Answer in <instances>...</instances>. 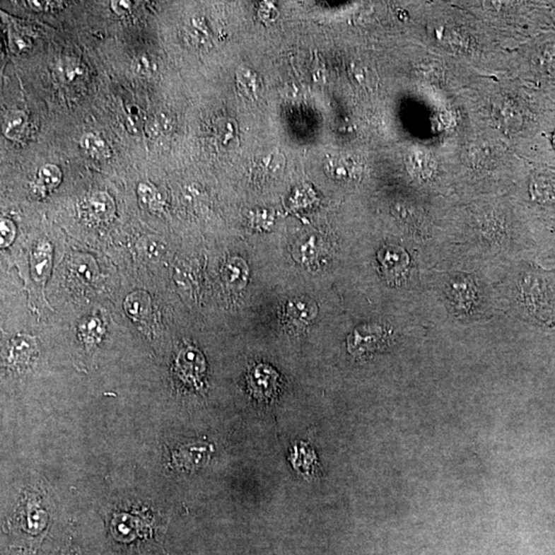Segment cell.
<instances>
[{"label": "cell", "mask_w": 555, "mask_h": 555, "mask_svg": "<svg viewBox=\"0 0 555 555\" xmlns=\"http://www.w3.org/2000/svg\"><path fill=\"white\" fill-rule=\"evenodd\" d=\"M386 339L387 332L382 326L377 324L359 326L348 337V350L351 354L361 357L380 350Z\"/></svg>", "instance_id": "cell-1"}, {"label": "cell", "mask_w": 555, "mask_h": 555, "mask_svg": "<svg viewBox=\"0 0 555 555\" xmlns=\"http://www.w3.org/2000/svg\"><path fill=\"white\" fill-rule=\"evenodd\" d=\"M115 210V203L107 192H94L81 204V216L94 223L110 221Z\"/></svg>", "instance_id": "cell-2"}, {"label": "cell", "mask_w": 555, "mask_h": 555, "mask_svg": "<svg viewBox=\"0 0 555 555\" xmlns=\"http://www.w3.org/2000/svg\"><path fill=\"white\" fill-rule=\"evenodd\" d=\"M317 312L318 308L312 300H290L284 311V324L292 330L303 329L314 320Z\"/></svg>", "instance_id": "cell-3"}, {"label": "cell", "mask_w": 555, "mask_h": 555, "mask_svg": "<svg viewBox=\"0 0 555 555\" xmlns=\"http://www.w3.org/2000/svg\"><path fill=\"white\" fill-rule=\"evenodd\" d=\"M378 258L385 277L390 281L400 278L409 266V256L407 251L397 246L384 247L378 252Z\"/></svg>", "instance_id": "cell-4"}, {"label": "cell", "mask_w": 555, "mask_h": 555, "mask_svg": "<svg viewBox=\"0 0 555 555\" xmlns=\"http://www.w3.org/2000/svg\"><path fill=\"white\" fill-rule=\"evenodd\" d=\"M179 375L187 382H200L201 375L205 373V359L197 349L189 348L181 351L176 361Z\"/></svg>", "instance_id": "cell-5"}, {"label": "cell", "mask_w": 555, "mask_h": 555, "mask_svg": "<svg viewBox=\"0 0 555 555\" xmlns=\"http://www.w3.org/2000/svg\"><path fill=\"white\" fill-rule=\"evenodd\" d=\"M251 391L260 399H269L277 391L278 373L271 367L255 366L249 375Z\"/></svg>", "instance_id": "cell-6"}, {"label": "cell", "mask_w": 555, "mask_h": 555, "mask_svg": "<svg viewBox=\"0 0 555 555\" xmlns=\"http://www.w3.org/2000/svg\"><path fill=\"white\" fill-rule=\"evenodd\" d=\"M361 163L352 158H332L325 162V172L333 179L352 181L359 179L362 174Z\"/></svg>", "instance_id": "cell-7"}, {"label": "cell", "mask_w": 555, "mask_h": 555, "mask_svg": "<svg viewBox=\"0 0 555 555\" xmlns=\"http://www.w3.org/2000/svg\"><path fill=\"white\" fill-rule=\"evenodd\" d=\"M407 165L412 175L422 180L433 177L436 173V162L429 153L414 149L407 156Z\"/></svg>", "instance_id": "cell-8"}, {"label": "cell", "mask_w": 555, "mask_h": 555, "mask_svg": "<svg viewBox=\"0 0 555 555\" xmlns=\"http://www.w3.org/2000/svg\"><path fill=\"white\" fill-rule=\"evenodd\" d=\"M52 248L49 242L36 245L31 253V273L36 282L45 283L51 271Z\"/></svg>", "instance_id": "cell-9"}, {"label": "cell", "mask_w": 555, "mask_h": 555, "mask_svg": "<svg viewBox=\"0 0 555 555\" xmlns=\"http://www.w3.org/2000/svg\"><path fill=\"white\" fill-rule=\"evenodd\" d=\"M62 181V172L56 165L47 164L38 171V179L33 185L34 192L38 197H45L49 190L56 189Z\"/></svg>", "instance_id": "cell-10"}, {"label": "cell", "mask_w": 555, "mask_h": 555, "mask_svg": "<svg viewBox=\"0 0 555 555\" xmlns=\"http://www.w3.org/2000/svg\"><path fill=\"white\" fill-rule=\"evenodd\" d=\"M29 129V119L23 111H11L4 122V134L8 139L20 141Z\"/></svg>", "instance_id": "cell-11"}, {"label": "cell", "mask_w": 555, "mask_h": 555, "mask_svg": "<svg viewBox=\"0 0 555 555\" xmlns=\"http://www.w3.org/2000/svg\"><path fill=\"white\" fill-rule=\"evenodd\" d=\"M208 448L201 446L185 445L176 450L172 455V461L178 468L192 469V467L200 466L203 464L204 457L208 455Z\"/></svg>", "instance_id": "cell-12"}, {"label": "cell", "mask_w": 555, "mask_h": 555, "mask_svg": "<svg viewBox=\"0 0 555 555\" xmlns=\"http://www.w3.org/2000/svg\"><path fill=\"white\" fill-rule=\"evenodd\" d=\"M533 61L539 74L555 76V42L539 45L534 53Z\"/></svg>", "instance_id": "cell-13"}, {"label": "cell", "mask_w": 555, "mask_h": 555, "mask_svg": "<svg viewBox=\"0 0 555 555\" xmlns=\"http://www.w3.org/2000/svg\"><path fill=\"white\" fill-rule=\"evenodd\" d=\"M124 310L131 318L137 321L144 320L151 312V298L146 292H134L126 298Z\"/></svg>", "instance_id": "cell-14"}, {"label": "cell", "mask_w": 555, "mask_h": 555, "mask_svg": "<svg viewBox=\"0 0 555 555\" xmlns=\"http://www.w3.org/2000/svg\"><path fill=\"white\" fill-rule=\"evenodd\" d=\"M223 278L230 286L242 288L248 279V267L241 258H233L224 267Z\"/></svg>", "instance_id": "cell-15"}, {"label": "cell", "mask_w": 555, "mask_h": 555, "mask_svg": "<svg viewBox=\"0 0 555 555\" xmlns=\"http://www.w3.org/2000/svg\"><path fill=\"white\" fill-rule=\"evenodd\" d=\"M79 339L87 346H94L101 341L103 335V325L99 319L88 317L78 327Z\"/></svg>", "instance_id": "cell-16"}, {"label": "cell", "mask_w": 555, "mask_h": 555, "mask_svg": "<svg viewBox=\"0 0 555 555\" xmlns=\"http://www.w3.org/2000/svg\"><path fill=\"white\" fill-rule=\"evenodd\" d=\"M36 350V343L29 335H17L11 341V358L15 361L23 362L28 360Z\"/></svg>", "instance_id": "cell-17"}, {"label": "cell", "mask_w": 555, "mask_h": 555, "mask_svg": "<svg viewBox=\"0 0 555 555\" xmlns=\"http://www.w3.org/2000/svg\"><path fill=\"white\" fill-rule=\"evenodd\" d=\"M81 145L83 151L92 158H107L110 156V151L106 142L95 134H85L81 137Z\"/></svg>", "instance_id": "cell-18"}, {"label": "cell", "mask_w": 555, "mask_h": 555, "mask_svg": "<svg viewBox=\"0 0 555 555\" xmlns=\"http://www.w3.org/2000/svg\"><path fill=\"white\" fill-rule=\"evenodd\" d=\"M353 78L361 87L366 89H375L378 85V76L375 70L362 62L353 63L351 67Z\"/></svg>", "instance_id": "cell-19"}, {"label": "cell", "mask_w": 555, "mask_h": 555, "mask_svg": "<svg viewBox=\"0 0 555 555\" xmlns=\"http://www.w3.org/2000/svg\"><path fill=\"white\" fill-rule=\"evenodd\" d=\"M138 194H139L140 200L144 203L145 207L149 208L153 211L162 210V196L155 187L146 185V183H141L138 187Z\"/></svg>", "instance_id": "cell-20"}, {"label": "cell", "mask_w": 555, "mask_h": 555, "mask_svg": "<svg viewBox=\"0 0 555 555\" xmlns=\"http://www.w3.org/2000/svg\"><path fill=\"white\" fill-rule=\"evenodd\" d=\"M132 68L134 72L142 78L153 76L156 70V63L153 62V58L148 55L138 56L133 61Z\"/></svg>", "instance_id": "cell-21"}, {"label": "cell", "mask_w": 555, "mask_h": 555, "mask_svg": "<svg viewBox=\"0 0 555 555\" xmlns=\"http://www.w3.org/2000/svg\"><path fill=\"white\" fill-rule=\"evenodd\" d=\"M0 232H1V240H0L1 248L10 246L16 235V228L13 222L8 221V219H1V222H0Z\"/></svg>", "instance_id": "cell-22"}, {"label": "cell", "mask_w": 555, "mask_h": 555, "mask_svg": "<svg viewBox=\"0 0 555 555\" xmlns=\"http://www.w3.org/2000/svg\"><path fill=\"white\" fill-rule=\"evenodd\" d=\"M29 8H33L36 11H45L54 10V8H59L61 4H64V2L61 1H45V0H29L26 1Z\"/></svg>", "instance_id": "cell-23"}, {"label": "cell", "mask_w": 555, "mask_h": 555, "mask_svg": "<svg viewBox=\"0 0 555 555\" xmlns=\"http://www.w3.org/2000/svg\"><path fill=\"white\" fill-rule=\"evenodd\" d=\"M172 122L173 121H172L169 115L160 113V115H156L155 119H153V127H155L156 132H168V131H170L172 129Z\"/></svg>", "instance_id": "cell-24"}, {"label": "cell", "mask_w": 555, "mask_h": 555, "mask_svg": "<svg viewBox=\"0 0 555 555\" xmlns=\"http://www.w3.org/2000/svg\"><path fill=\"white\" fill-rule=\"evenodd\" d=\"M111 8L117 15H127L130 13L131 8H132V2L127 1V0H115V1H111Z\"/></svg>", "instance_id": "cell-25"}, {"label": "cell", "mask_w": 555, "mask_h": 555, "mask_svg": "<svg viewBox=\"0 0 555 555\" xmlns=\"http://www.w3.org/2000/svg\"><path fill=\"white\" fill-rule=\"evenodd\" d=\"M81 67L79 65H76V66H68L65 68V76H66V78L69 79V81H72L76 78V76L81 74Z\"/></svg>", "instance_id": "cell-26"}, {"label": "cell", "mask_w": 555, "mask_h": 555, "mask_svg": "<svg viewBox=\"0 0 555 555\" xmlns=\"http://www.w3.org/2000/svg\"><path fill=\"white\" fill-rule=\"evenodd\" d=\"M554 146H555V134H554Z\"/></svg>", "instance_id": "cell-27"}]
</instances>
